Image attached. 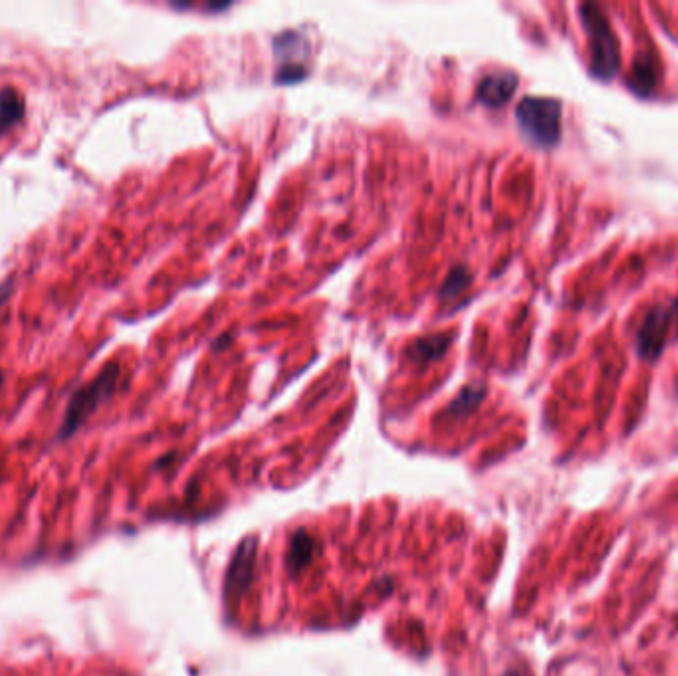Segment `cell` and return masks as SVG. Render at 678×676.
Wrapping results in <instances>:
<instances>
[{
	"mask_svg": "<svg viewBox=\"0 0 678 676\" xmlns=\"http://www.w3.org/2000/svg\"><path fill=\"white\" fill-rule=\"evenodd\" d=\"M583 26L589 34V54H591V70L597 78L609 80L615 76L619 68V48L617 38L605 20L603 12L595 4H585L579 8Z\"/></svg>",
	"mask_w": 678,
	"mask_h": 676,
	"instance_id": "2",
	"label": "cell"
},
{
	"mask_svg": "<svg viewBox=\"0 0 678 676\" xmlns=\"http://www.w3.org/2000/svg\"><path fill=\"white\" fill-rule=\"evenodd\" d=\"M24 117V100L14 88L0 90V135Z\"/></svg>",
	"mask_w": 678,
	"mask_h": 676,
	"instance_id": "6",
	"label": "cell"
},
{
	"mask_svg": "<svg viewBox=\"0 0 678 676\" xmlns=\"http://www.w3.org/2000/svg\"><path fill=\"white\" fill-rule=\"evenodd\" d=\"M678 318V304L671 308H657L647 320L645 326L639 332V351L645 357H655L661 353L663 343L669 334L671 324Z\"/></svg>",
	"mask_w": 678,
	"mask_h": 676,
	"instance_id": "4",
	"label": "cell"
},
{
	"mask_svg": "<svg viewBox=\"0 0 678 676\" xmlns=\"http://www.w3.org/2000/svg\"><path fill=\"white\" fill-rule=\"evenodd\" d=\"M516 88L518 78L512 72H494L478 84V98L488 108H500L514 96Z\"/></svg>",
	"mask_w": 678,
	"mask_h": 676,
	"instance_id": "5",
	"label": "cell"
},
{
	"mask_svg": "<svg viewBox=\"0 0 678 676\" xmlns=\"http://www.w3.org/2000/svg\"><path fill=\"white\" fill-rule=\"evenodd\" d=\"M516 119L534 143L552 147L562 133V104L554 98H524L516 110Z\"/></svg>",
	"mask_w": 678,
	"mask_h": 676,
	"instance_id": "3",
	"label": "cell"
},
{
	"mask_svg": "<svg viewBox=\"0 0 678 676\" xmlns=\"http://www.w3.org/2000/svg\"><path fill=\"white\" fill-rule=\"evenodd\" d=\"M449 343H451V338L445 336V334H437V336H431V338L419 339L417 343L411 345L409 355L415 361H419V363H427V361L439 359L447 351Z\"/></svg>",
	"mask_w": 678,
	"mask_h": 676,
	"instance_id": "7",
	"label": "cell"
},
{
	"mask_svg": "<svg viewBox=\"0 0 678 676\" xmlns=\"http://www.w3.org/2000/svg\"><path fill=\"white\" fill-rule=\"evenodd\" d=\"M470 282V276L462 270V268H456V270H452L451 276L447 278V282H445V288H443V296H454V294H458L460 290H464L466 288V284Z\"/></svg>",
	"mask_w": 678,
	"mask_h": 676,
	"instance_id": "8",
	"label": "cell"
},
{
	"mask_svg": "<svg viewBox=\"0 0 678 676\" xmlns=\"http://www.w3.org/2000/svg\"><path fill=\"white\" fill-rule=\"evenodd\" d=\"M119 373V367L112 363L92 383L74 393L62 421L60 439L72 437L96 413V409L112 397L119 381Z\"/></svg>",
	"mask_w": 678,
	"mask_h": 676,
	"instance_id": "1",
	"label": "cell"
},
{
	"mask_svg": "<svg viewBox=\"0 0 678 676\" xmlns=\"http://www.w3.org/2000/svg\"><path fill=\"white\" fill-rule=\"evenodd\" d=\"M0 385H2V375H0Z\"/></svg>",
	"mask_w": 678,
	"mask_h": 676,
	"instance_id": "9",
	"label": "cell"
}]
</instances>
